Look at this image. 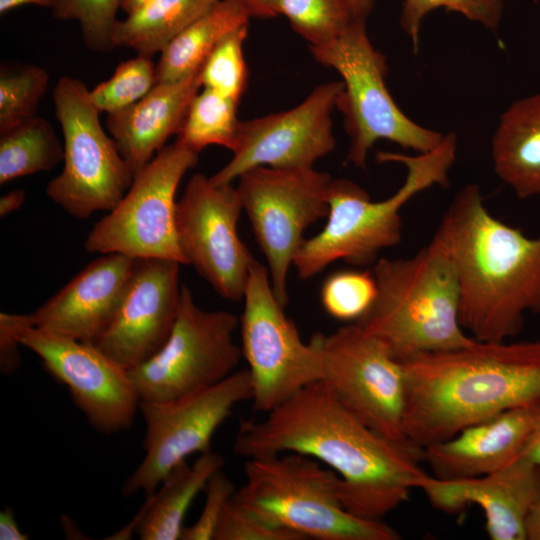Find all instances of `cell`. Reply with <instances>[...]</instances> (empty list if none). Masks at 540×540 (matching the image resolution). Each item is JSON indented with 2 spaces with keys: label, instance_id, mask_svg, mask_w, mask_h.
<instances>
[{
  "label": "cell",
  "instance_id": "obj_34",
  "mask_svg": "<svg viewBox=\"0 0 540 540\" xmlns=\"http://www.w3.org/2000/svg\"><path fill=\"white\" fill-rule=\"evenodd\" d=\"M121 0H57L51 9L59 21H77L84 45L93 52L109 53L114 50L117 12Z\"/></svg>",
  "mask_w": 540,
  "mask_h": 540
},
{
  "label": "cell",
  "instance_id": "obj_38",
  "mask_svg": "<svg viewBox=\"0 0 540 540\" xmlns=\"http://www.w3.org/2000/svg\"><path fill=\"white\" fill-rule=\"evenodd\" d=\"M20 342L11 326L0 317V370L3 374L13 373L20 365L18 350Z\"/></svg>",
  "mask_w": 540,
  "mask_h": 540
},
{
  "label": "cell",
  "instance_id": "obj_12",
  "mask_svg": "<svg viewBox=\"0 0 540 540\" xmlns=\"http://www.w3.org/2000/svg\"><path fill=\"white\" fill-rule=\"evenodd\" d=\"M240 317L241 351L252 381V404L267 413L323 378L315 347L305 343L274 295L268 269L253 263Z\"/></svg>",
  "mask_w": 540,
  "mask_h": 540
},
{
  "label": "cell",
  "instance_id": "obj_11",
  "mask_svg": "<svg viewBox=\"0 0 540 540\" xmlns=\"http://www.w3.org/2000/svg\"><path fill=\"white\" fill-rule=\"evenodd\" d=\"M331 177L313 168H252L238 177L237 191L267 261L274 295L285 307L287 281L304 232L328 215Z\"/></svg>",
  "mask_w": 540,
  "mask_h": 540
},
{
  "label": "cell",
  "instance_id": "obj_13",
  "mask_svg": "<svg viewBox=\"0 0 540 540\" xmlns=\"http://www.w3.org/2000/svg\"><path fill=\"white\" fill-rule=\"evenodd\" d=\"M252 381L247 368L194 394L165 402H140L145 421V456L126 479L121 491L129 497L142 491L152 495L164 478L187 457L211 450V440L233 408L251 401Z\"/></svg>",
  "mask_w": 540,
  "mask_h": 540
},
{
  "label": "cell",
  "instance_id": "obj_41",
  "mask_svg": "<svg viewBox=\"0 0 540 540\" xmlns=\"http://www.w3.org/2000/svg\"><path fill=\"white\" fill-rule=\"evenodd\" d=\"M522 455L540 466V403L531 436Z\"/></svg>",
  "mask_w": 540,
  "mask_h": 540
},
{
  "label": "cell",
  "instance_id": "obj_6",
  "mask_svg": "<svg viewBox=\"0 0 540 540\" xmlns=\"http://www.w3.org/2000/svg\"><path fill=\"white\" fill-rule=\"evenodd\" d=\"M244 484L232 499L256 517L306 539L398 540L382 520L361 518L343 504L341 479L311 457L282 453L246 459Z\"/></svg>",
  "mask_w": 540,
  "mask_h": 540
},
{
  "label": "cell",
  "instance_id": "obj_8",
  "mask_svg": "<svg viewBox=\"0 0 540 540\" xmlns=\"http://www.w3.org/2000/svg\"><path fill=\"white\" fill-rule=\"evenodd\" d=\"M63 134V169L46 187L47 196L69 215L85 219L111 211L130 188L134 173L100 123V111L83 82L62 76L53 89Z\"/></svg>",
  "mask_w": 540,
  "mask_h": 540
},
{
  "label": "cell",
  "instance_id": "obj_16",
  "mask_svg": "<svg viewBox=\"0 0 540 540\" xmlns=\"http://www.w3.org/2000/svg\"><path fill=\"white\" fill-rule=\"evenodd\" d=\"M243 210L232 183L214 184L196 173L176 203V235L187 264L192 265L224 299L243 300L255 258L238 234Z\"/></svg>",
  "mask_w": 540,
  "mask_h": 540
},
{
  "label": "cell",
  "instance_id": "obj_29",
  "mask_svg": "<svg viewBox=\"0 0 540 540\" xmlns=\"http://www.w3.org/2000/svg\"><path fill=\"white\" fill-rule=\"evenodd\" d=\"M278 14L309 46L335 40L357 19L349 0H279Z\"/></svg>",
  "mask_w": 540,
  "mask_h": 540
},
{
  "label": "cell",
  "instance_id": "obj_14",
  "mask_svg": "<svg viewBox=\"0 0 540 540\" xmlns=\"http://www.w3.org/2000/svg\"><path fill=\"white\" fill-rule=\"evenodd\" d=\"M310 342L320 358L322 380L338 399L382 436L413 447L406 440L402 426L405 401L402 362L356 322L330 334L316 333Z\"/></svg>",
  "mask_w": 540,
  "mask_h": 540
},
{
  "label": "cell",
  "instance_id": "obj_7",
  "mask_svg": "<svg viewBox=\"0 0 540 540\" xmlns=\"http://www.w3.org/2000/svg\"><path fill=\"white\" fill-rule=\"evenodd\" d=\"M365 21L357 18L335 40L309 46L318 63L342 78L336 109L343 115L349 138L346 160L360 169L366 168L368 154L379 140L425 153L437 147L444 136L412 121L396 105L385 82L386 57L372 44Z\"/></svg>",
  "mask_w": 540,
  "mask_h": 540
},
{
  "label": "cell",
  "instance_id": "obj_15",
  "mask_svg": "<svg viewBox=\"0 0 540 540\" xmlns=\"http://www.w3.org/2000/svg\"><path fill=\"white\" fill-rule=\"evenodd\" d=\"M20 344L34 352L45 370L64 384L74 404L99 433L128 430L140 401L128 371L96 345L49 333L31 324L28 314L1 312Z\"/></svg>",
  "mask_w": 540,
  "mask_h": 540
},
{
  "label": "cell",
  "instance_id": "obj_31",
  "mask_svg": "<svg viewBox=\"0 0 540 540\" xmlns=\"http://www.w3.org/2000/svg\"><path fill=\"white\" fill-rule=\"evenodd\" d=\"M156 83V64L151 57L137 54L121 62L109 79L89 90V96L100 112L112 114L137 103Z\"/></svg>",
  "mask_w": 540,
  "mask_h": 540
},
{
  "label": "cell",
  "instance_id": "obj_21",
  "mask_svg": "<svg viewBox=\"0 0 540 540\" xmlns=\"http://www.w3.org/2000/svg\"><path fill=\"white\" fill-rule=\"evenodd\" d=\"M539 403L512 408L467 426L454 436L423 448V459L439 479L493 473L522 455Z\"/></svg>",
  "mask_w": 540,
  "mask_h": 540
},
{
  "label": "cell",
  "instance_id": "obj_1",
  "mask_svg": "<svg viewBox=\"0 0 540 540\" xmlns=\"http://www.w3.org/2000/svg\"><path fill=\"white\" fill-rule=\"evenodd\" d=\"M241 420L234 451L245 459L298 453L332 469L352 514L382 520L430 476L423 451L391 441L353 414L324 380L305 386L265 413Z\"/></svg>",
  "mask_w": 540,
  "mask_h": 540
},
{
  "label": "cell",
  "instance_id": "obj_23",
  "mask_svg": "<svg viewBox=\"0 0 540 540\" xmlns=\"http://www.w3.org/2000/svg\"><path fill=\"white\" fill-rule=\"evenodd\" d=\"M223 465L224 457L212 449L199 454L192 465L182 462L146 497L133 520L111 539H127L132 530L141 540L180 539L193 500Z\"/></svg>",
  "mask_w": 540,
  "mask_h": 540
},
{
  "label": "cell",
  "instance_id": "obj_43",
  "mask_svg": "<svg viewBox=\"0 0 540 540\" xmlns=\"http://www.w3.org/2000/svg\"><path fill=\"white\" fill-rule=\"evenodd\" d=\"M525 534L526 540H540V495L527 515Z\"/></svg>",
  "mask_w": 540,
  "mask_h": 540
},
{
  "label": "cell",
  "instance_id": "obj_22",
  "mask_svg": "<svg viewBox=\"0 0 540 540\" xmlns=\"http://www.w3.org/2000/svg\"><path fill=\"white\" fill-rule=\"evenodd\" d=\"M200 88L198 73L181 81L156 83L137 103L107 114L106 128L134 175L177 134Z\"/></svg>",
  "mask_w": 540,
  "mask_h": 540
},
{
  "label": "cell",
  "instance_id": "obj_32",
  "mask_svg": "<svg viewBox=\"0 0 540 540\" xmlns=\"http://www.w3.org/2000/svg\"><path fill=\"white\" fill-rule=\"evenodd\" d=\"M248 26L249 24L244 25L228 34L207 56L198 71L202 88L240 101L248 79L243 53Z\"/></svg>",
  "mask_w": 540,
  "mask_h": 540
},
{
  "label": "cell",
  "instance_id": "obj_9",
  "mask_svg": "<svg viewBox=\"0 0 540 540\" xmlns=\"http://www.w3.org/2000/svg\"><path fill=\"white\" fill-rule=\"evenodd\" d=\"M240 318L205 310L182 285L179 310L163 347L128 371L140 402H165L209 388L235 371L242 357L234 339Z\"/></svg>",
  "mask_w": 540,
  "mask_h": 540
},
{
  "label": "cell",
  "instance_id": "obj_10",
  "mask_svg": "<svg viewBox=\"0 0 540 540\" xmlns=\"http://www.w3.org/2000/svg\"><path fill=\"white\" fill-rule=\"evenodd\" d=\"M198 155L178 141L164 146L135 173L120 202L93 225L85 250L187 265L177 241L175 196L185 173L196 166Z\"/></svg>",
  "mask_w": 540,
  "mask_h": 540
},
{
  "label": "cell",
  "instance_id": "obj_45",
  "mask_svg": "<svg viewBox=\"0 0 540 540\" xmlns=\"http://www.w3.org/2000/svg\"><path fill=\"white\" fill-rule=\"evenodd\" d=\"M376 0H349L356 18L365 19L372 12Z\"/></svg>",
  "mask_w": 540,
  "mask_h": 540
},
{
  "label": "cell",
  "instance_id": "obj_18",
  "mask_svg": "<svg viewBox=\"0 0 540 540\" xmlns=\"http://www.w3.org/2000/svg\"><path fill=\"white\" fill-rule=\"evenodd\" d=\"M180 265L169 259H135L118 310L94 344L123 369L145 363L167 341L179 310Z\"/></svg>",
  "mask_w": 540,
  "mask_h": 540
},
{
  "label": "cell",
  "instance_id": "obj_28",
  "mask_svg": "<svg viewBox=\"0 0 540 540\" xmlns=\"http://www.w3.org/2000/svg\"><path fill=\"white\" fill-rule=\"evenodd\" d=\"M238 101L203 88L192 99L176 134V141L200 153L210 145L234 148L238 128Z\"/></svg>",
  "mask_w": 540,
  "mask_h": 540
},
{
  "label": "cell",
  "instance_id": "obj_42",
  "mask_svg": "<svg viewBox=\"0 0 540 540\" xmlns=\"http://www.w3.org/2000/svg\"><path fill=\"white\" fill-rule=\"evenodd\" d=\"M25 197L26 195L23 189H15L1 196L0 217H5L20 209L25 201Z\"/></svg>",
  "mask_w": 540,
  "mask_h": 540
},
{
  "label": "cell",
  "instance_id": "obj_46",
  "mask_svg": "<svg viewBox=\"0 0 540 540\" xmlns=\"http://www.w3.org/2000/svg\"><path fill=\"white\" fill-rule=\"evenodd\" d=\"M150 0H121V9L125 14H130Z\"/></svg>",
  "mask_w": 540,
  "mask_h": 540
},
{
  "label": "cell",
  "instance_id": "obj_40",
  "mask_svg": "<svg viewBox=\"0 0 540 540\" xmlns=\"http://www.w3.org/2000/svg\"><path fill=\"white\" fill-rule=\"evenodd\" d=\"M0 539L1 540H27L29 536L23 533L16 520L14 511L5 508L0 513Z\"/></svg>",
  "mask_w": 540,
  "mask_h": 540
},
{
  "label": "cell",
  "instance_id": "obj_20",
  "mask_svg": "<svg viewBox=\"0 0 540 540\" xmlns=\"http://www.w3.org/2000/svg\"><path fill=\"white\" fill-rule=\"evenodd\" d=\"M134 264V258L123 254H102L28 314L31 324L58 336L96 344L118 310Z\"/></svg>",
  "mask_w": 540,
  "mask_h": 540
},
{
  "label": "cell",
  "instance_id": "obj_25",
  "mask_svg": "<svg viewBox=\"0 0 540 540\" xmlns=\"http://www.w3.org/2000/svg\"><path fill=\"white\" fill-rule=\"evenodd\" d=\"M250 18L236 0H219L160 53L157 83L181 81L197 74L215 46L231 32L249 24Z\"/></svg>",
  "mask_w": 540,
  "mask_h": 540
},
{
  "label": "cell",
  "instance_id": "obj_33",
  "mask_svg": "<svg viewBox=\"0 0 540 540\" xmlns=\"http://www.w3.org/2000/svg\"><path fill=\"white\" fill-rule=\"evenodd\" d=\"M376 296L373 272L359 269L332 273L323 282L320 292L322 306L331 317L351 322L368 312Z\"/></svg>",
  "mask_w": 540,
  "mask_h": 540
},
{
  "label": "cell",
  "instance_id": "obj_27",
  "mask_svg": "<svg viewBox=\"0 0 540 540\" xmlns=\"http://www.w3.org/2000/svg\"><path fill=\"white\" fill-rule=\"evenodd\" d=\"M64 158L50 122L38 115L0 132V184L54 169Z\"/></svg>",
  "mask_w": 540,
  "mask_h": 540
},
{
  "label": "cell",
  "instance_id": "obj_3",
  "mask_svg": "<svg viewBox=\"0 0 540 540\" xmlns=\"http://www.w3.org/2000/svg\"><path fill=\"white\" fill-rule=\"evenodd\" d=\"M403 433L415 448L506 410L540 402V341L482 342L402 362Z\"/></svg>",
  "mask_w": 540,
  "mask_h": 540
},
{
  "label": "cell",
  "instance_id": "obj_19",
  "mask_svg": "<svg viewBox=\"0 0 540 540\" xmlns=\"http://www.w3.org/2000/svg\"><path fill=\"white\" fill-rule=\"evenodd\" d=\"M420 490L431 506L447 514L480 507L492 540H526V518L540 495V466L521 455L483 476L439 479L430 475Z\"/></svg>",
  "mask_w": 540,
  "mask_h": 540
},
{
  "label": "cell",
  "instance_id": "obj_36",
  "mask_svg": "<svg viewBox=\"0 0 540 540\" xmlns=\"http://www.w3.org/2000/svg\"><path fill=\"white\" fill-rule=\"evenodd\" d=\"M213 540H305L288 529L251 514L231 497L217 524Z\"/></svg>",
  "mask_w": 540,
  "mask_h": 540
},
{
  "label": "cell",
  "instance_id": "obj_17",
  "mask_svg": "<svg viewBox=\"0 0 540 540\" xmlns=\"http://www.w3.org/2000/svg\"><path fill=\"white\" fill-rule=\"evenodd\" d=\"M342 90V81L322 83L289 110L241 121L232 158L210 180L229 184L259 166L313 168L335 149L332 113Z\"/></svg>",
  "mask_w": 540,
  "mask_h": 540
},
{
  "label": "cell",
  "instance_id": "obj_37",
  "mask_svg": "<svg viewBox=\"0 0 540 540\" xmlns=\"http://www.w3.org/2000/svg\"><path fill=\"white\" fill-rule=\"evenodd\" d=\"M236 489L222 469L216 471L205 487L206 498L200 516L191 526H184L180 540H213L225 505Z\"/></svg>",
  "mask_w": 540,
  "mask_h": 540
},
{
  "label": "cell",
  "instance_id": "obj_5",
  "mask_svg": "<svg viewBox=\"0 0 540 540\" xmlns=\"http://www.w3.org/2000/svg\"><path fill=\"white\" fill-rule=\"evenodd\" d=\"M377 296L358 323L398 361L473 344L459 321L460 290L449 257L430 241L409 258H378Z\"/></svg>",
  "mask_w": 540,
  "mask_h": 540
},
{
  "label": "cell",
  "instance_id": "obj_4",
  "mask_svg": "<svg viewBox=\"0 0 540 540\" xmlns=\"http://www.w3.org/2000/svg\"><path fill=\"white\" fill-rule=\"evenodd\" d=\"M457 144L456 134L449 132L425 153L377 152L378 162L401 163L406 168L403 184L381 201H373L351 180L332 179L327 223L318 234L304 239L294 257L292 266L298 277L311 279L339 260L359 267L374 264L381 251L398 245L402 240V208L433 186H449Z\"/></svg>",
  "mask_w": 540,
  "mask_h": 540
},
{
  "label": "cell",
  "instance_id": "obj_2",
  "mask_svg": "<svg viewBox=\"0 0 540 540\" xmlns=\"http://www.w3.org/2000/svg\"><path fill=\"white\" fill-rule=\"evenodd\" d=\"M451 260L459 283V321L478 341L502 342L540 314V234L526 236L492 215L480 187L453 197L431 240Z\"/></svg>",
  "mask_w": 540,
  "mask_h": 540
},
{
  "label": "cell",
  "instance_id": "obj_44",
  "mask_svg": "<svg viewBox=\"0 0 540 540\" xmlns=\"http://www.w3.org/2000/svg\"><path fill=\"white\" fill-rule=\"evenodd\" d=\"M57 0H0V13L4 14L25 5H36L52 9Z\"/></svg>",
  "mask_w": 540,
  "mask_h": 540
},
{
  "label": "cell",
  "instance_id": "obj_39",
  "mask_svg": "<svg viewBox=\"0 0 540 540\" xmlns=\"http://www.w3.org/2000/svg\"><path fill=\"white\" fill-rule=\"evenodd\" d=\"M248 12L250 17L273 18L278 16L279 0H236Z\"/></svg>",
  "mask_w": 540,
  "mask_h": 540
},
{
  "label": "cell",
  "instance_id": "obj_24",
  "mask_svg": "<svg viewBox=\"0 0 540 540\" xmlns=\"http://www.w3.org/2000/svg\"><path fill=\"white\" fill-rule=\"evenodd\" d=\"M491 154L496 175L519 199L540 195V93L514 101L503 112Z\"/></svg>",
  "mask_w": 540,
  "mask_h": 540
},
{
  "label": "cell",
  "instance_id": "obj_35",
  "mask_svg": "<svg viewBox=\"0 0 540 540\" xmlns=\"http://www.w3.org/2000/svg\"><path fill=\"white\" fill-rule=\"evenodd\" d=\"M443 8L459 13L466 19L496 30L503 17V0H403L400 26L417 50L419 33L424 18L434 10Z\"/></svg>",
  "mask_w": 540,
  "mask_h": 540
},
{
  "label": "cell",
  "instance_id": "obj_26",
  "mask_svg": "<svg viewBox=\"0 0 540 540\" xmlns=\"http://www.w3.org/2000/svg\"><path fill=\"white\" fill-rule=\"evenodd\" d=\"M219 0H150L118 20L115 47L133 49L153 57Z\"/></svg>",
  "mask_w": 540,
  "mask_h": 540
},
{
  "label": "cell",
  "instance_id": "obj_30",
  "mask_svg": "<svg viewBox=\"0 0 540 540\" xmlns=\"http://www.w3.org/2000/svg\"><path fill=\"white\" fill-rule=\"evenodd\" d=\"M48 85L49 75L40 66L33 64L2 66L0 71V132L35 116Z\"/></svg>",
  "mask_w": 540,
  "mask_h": 540
}]
</instances>
